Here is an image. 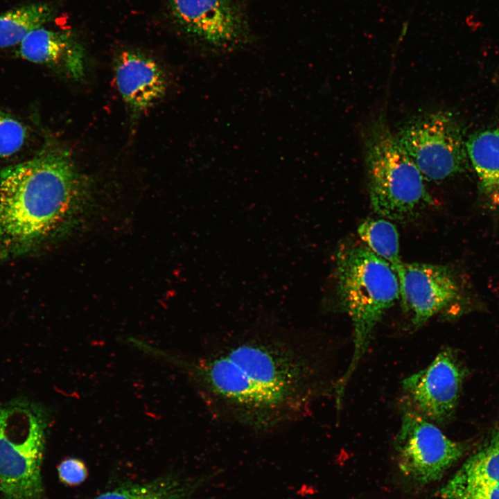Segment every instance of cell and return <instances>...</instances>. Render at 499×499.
Listing matches in <instances>:
<instances>
[{"mask_svg": "<svg viewBox=\"0 0 499 499\" xmlns=\"http://www.w3.org/2000/svg\"><path fill=\"white\" fill-rule=\"evenodd\" d=\"M187 367L212 410L257 432L304 415L317 392L315 367L279 338L241 339L205 352Z\"/></svg>", "mask_w": 499, "mask_h": 499, "instance_id": "cell-1", "label": "cell"}, {"mask_svg": "<svg viewBox=\"0 0 499 499\" xmlns=\"http://www.w3.org/2000/svg\"><path fill=\"white\" fill-rule=\"evenodd\" d=\"M91 187L68 150L51 145L0 173V263L73 227Z\"/></svg>", "mask_w": 499, "mask_h": 499, "instance_id": "cell-2", "label": "cell"}, {"mask_svg": "<svg viewBox=\"0 0 499 499\" xmlns=\"http://www.w3.org/2000/svg\"><path fill=\"white\" fill-rule=\"evenodd\" d=\"M337 290L342 310L353 327L351 362L335 386L336 405L370 344L385 311L400 299L399 283L392 266L367 246L346 245L336 259Z\"/></svg>", "mask_w": 499, "mask_h": 499, "instance_id": "cell-3", "label": "cell"}, {"mask_svg": "<svg viewBox=\"0 0 499 499\" xmlns=\"http://www.w3.org/2000/svg\"><path fill=\"white\" fill-rule=\"evenodd\" d=\"M363 144L370 202L376 213L405 220L432 204L423 175L400 146L383 114L369 123Z\"/></svg>", "mask_w": 499, "mask_h": 499, "instance_id": "cell-4", "label": "cell"}, {"mask_svg": "<svg viewBox=\"0 0 499 499\" xmlns=\"http://www.w3.org/2000/svg\"><path fill=\"white\" fill-rule=\"evenodd\" d=\"M49 415L17 397L0 403V492L3 499H44L41 465Z\"/></svg>", "mask_w": 499, "mask_h": 499, "instance_id": "cell-5", "label": "cell"}, {"mask_svg": "<svg viewBox=\"0 0 499 499\" xmlns=\"http://www.w3.org/2000/svg\"><path fill=\"white\" fill-rule=\"evenodd\" d=\"M462 133L453 114L436 111L412 118L396 137L425 180L439 182L464 172L469 166Z\"/></svg>", "mask_w": 499, "mask_h": 499, "instance_id": "cell-6", "label": "cell"}, {"mask_svg": "<svg viewBox=\"0 0 499 499\" xmlns=\"http://www.w3.org/2000/svg\"><path fill=\"white\" fill-rule=\"evenodd\" d=\"M177 29L205 52L228 54L247 48L254 37L237 0H167Z\"/></svg>", "mask_w": 499, "mask_h": 499, "instance_id": "cell-7", "label": "cell"}, {"mask_svg": "<svg viewBox=\"0 0 499 499\" xmlns=\"http://www.w3.org/2000/svg\"><path fill=\"white\" fill-rule=\"evenodd\" d=\"M394 446L399 471L419 486L441 480L466 450L464 444L448 438L435 423L408 408Z\"/></svg>", "mask_w": 499, "mask_h": 499, "instance_id": "cell-8", "label": "cell"}, {"mask_svg": "<svg viewBox=\"0 0 499 499\" xmlns=\"http://www.w3.org/2000/svg\"><path fill=\"white\" fill-rule=\"evenodd\" d=\"M464 377L455 352L441 351L427 367L403 380L408 408L435 424L444 423L455 412Z\"/></svg>", "mask_w": 499, "mask_h": 499, "instance_id": "cell-9", "label": "cell"}, {"mask_svg": "<svg viewBox=\"0 0 499 499\" xmlns=\"http://www.w3.org/2000/svg\"><path fill=\"white\" fill-rule=\"evenodd\" d=\"M400 289V299L412 315L415 328L450 304L458 295L459 286L446 266L401 262L394 270Z\"/></svg>", "mask_w": 499, "mask_h": 499, "instance_id": "cell-10", "label": "cell"}, {"mask_svg": "<svg viewBox=\"0 0 499 499\" xmlns=\"http://www.w3.org/2000/svg\"><path fill=\"white\" fill-rule=\"evenodd\" d=\"M114 69L117 89L135 114L148 110L166 92L168 81L162 68L141 51H121L115 58Z\"/></svg>", "mask_w": 499, "mask_h": 499, "instance_id": "cell-11", "label": "cell"}, {"mask_svg": "<svg viewBox=\"0 0 499 499\" xmlns=\"http://www.w3.org/2000/svg\"><path fill=\"white\" fill-rule=\"evenodd\" d=\"M435 499H499V424Z\"/></svg>", "mask_w": 499, "mask_h": 499, "instance_id": "cell-12", "label": "cell"}, {"mask_svg": "<svg viewBox=\"0 0 499 499\" xmlns=\"http://www.w3.org/2000/svg\"><path fill=\"white\" fill-rule=\"evenodd\" d=\"M19 54L30 62L56 67L73 80L85 74L83 48L67 32L36 28L21 42Z\"/></svg>", "mask_w": 499, "mask_h": 499, "instance_id": "cell-13", "label": "cell"}, {"mask_svg": "<svg viewBox=\"0 0 499 499\" xmlns=\"http://www.w3.org/2000/svg\"><path fill=\"white\" fill-rule=\"evenodd\" d=\"M469 160L487 206L499 208V128L481 130L466 141Z\"/></svg>", "mask_w": 499, "mask_h": 499, "instance_id": "cell-14", "label": "cell"}, {"mask_svg": "<svg viewBox=\"0 0 499 499\" xmlns=\"http://www.w3.org/2000/svg\"><path fill=\"white\" fill-rule=\"evenodd\" d=\"M216 475L217 472L195 477L170 473L143 483L123 485L94 499H190Z\"/></svg>", "mask_w": 499, "mask_h": 499, "instance_id": "cell-15", "label": "cell"}, {"mask_svg": "<svg viewBox=\"0 0 499 499\" xmlns=\"http://www.w3.org/2000/svg\"><path fill=\"white\" fill-rule=\"evenodd\" d=\"M55 13V7L51 3H37L0 14V48L20 44L29 33L51 21Z\"/></svg>", "mask_w": 499, "mask_h": 499, "instance_id": "cell-16", "label": "cell"}, {"mask_svg": "<svg viewBox=\"0 0 499 499\" xmlns=\"http://www.w3.org/2000/svg\"><path fill=\"white\" fill-rule=\"evenodd\" d=\"M360 239L374 254L394 270L402 261L399 256V233L394 224L383 218H369L358 229Z\"/></svg>", "mask_w": 499, "mask_h": 499, "instance_id": "cell-17", "label": "cell"}, {"mask_svg": "<svg viewBox=\"0 0 499 499\" xmlns=\"http://www.w3.org/2000/svg\"><path fill=\"white\" fill-rule=\"evenodd\" d=\"M26 133L20 121L0 110V159L16 154L24 144Z\"/></svg>", "mask_w": 499, "mask_h": 499, "instance_id": "cell-18", "label": "cell"}, {"mask_svg": "<svg viewBox=\"0 0 499 499\" xmlns=\"http://www.w3.org/2000/svg\"><path fill=\"white\" fill-rule=\"evenodd\" d=\"M58 475L62 482L76 486L82 483L87 477V469L82 460L67 458L63 460L58 468Z\"/></svg>", "mask_w": 499, "mask_h": 499, "instance_id": "cell-19", "label": "cell"}]
</instances>
